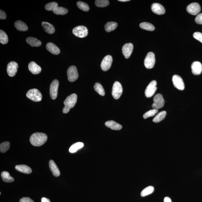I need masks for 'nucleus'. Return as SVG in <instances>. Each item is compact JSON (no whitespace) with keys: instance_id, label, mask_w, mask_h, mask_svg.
Segmentation results:
<instances>
[{"instance_id":"nucleus-5","label":"nucleus","mask_w":202,"mask_h":202,"mask_svg":"<svg viewBox=\"0 0 202 202\" xmlns=\"http://www.w3.org/2000/svg\"><path fill=\"white\" fill-rule=\"evenodd\" d=\"M156 63L154 54L153 52H149L145 58L144 65L146 68L150 69L153 68Z\"/></svg>"},{"instance_id":"nucleus-6","label":"nucleus","mask_w":202,"mask_h":202,"mask_svg":"<svg viewBox=\"0 0 202 202\" xmlns=\"http://www.w3.org/2000/svg\"><path fill=\"white\" fill-rule=\"evenodd\" d=\"M122 87L120 83L118 81L114 83L113 86L112 95L114 99H119L122 93Z\"/></svg>"},{"instance_id":"nucleus-25","label":"nucleus","mask_w":202,"mask_h":202,"mask_svg":"<svg viewBox=\"0 0 202 202\" xmlns=\"http://www.w3.org/2000/svg\"><path fill=\"white\" fill-rule=\"evenodd\" d=\"M14 25L17 30L20 31H26L28 30L27 25L23 22L19 20L16 21Z\"/></svg>"},{"instance_id":"nucleus-34","label":"nucleus","mask_w":202,"mask_h":202,"mask_svg":"<svg viewBox=\"0 0 202 202\" xmlns=\"http://www.w3.org/2000/svg\"><path fill=\"white\" fill-rule=\"evenodd\" d=\"M68 10L62 7H58L53 11V13L56 15H64L67 14Z\"/></svg>"},{"instance_id":"nucleus-31","label":"nucleus","mask_w":202,"mask_h":202,"mask_svg":"<svg viewBox=\"0 0 202 202\" xmlns=\"http://www.w3.org/2000/svg\"><path fill=\"white\" fill-rule=\"evenodd\" d=\"M154 191V187L151 186H150L146 187L142 190L141 193V195L142 197H145L146 196L151 194Z\"/></svg>"},{"instance_id":"nucleus-3","label":"nucleus","mask_w":202,"mask_h":202,"mask_svg":"<svg viewBox=\"0 0 202 202\" xmlns=\"http://www.w3.org/2000/svg\"><path fill=\"white\" fill-rule=\"evenodd\" d=\"M74 35L80 38L86 37L88 34V30L85 26H80L74 27L72 31Z\"/></svg>"},{"instance_id":"nucleus-28","label":"nucleus","mask_w":202,"mask_h":202,"mask_svg":"<svg viewBox=\"0 0 202 202\" xmlns=\"http://www.w3.org/2000/svg\"><path fill=\"white\" fill-rule=\"evenodd\" d=\"M118 26V24L114 22H109L105 26V30L107 32H110L115 30Z\"/></svg>"},{"instance_id":"nucleus-1","label":"nucleus","mask_w":202,"mask_h":202,"mask_svg":"<svg viewBox=\"0 0 202 202\" xmlns=\"http://www.w3.org/2000/svg\"><path fill=\"white\" fill-rule=\"evenodd\" d=\"M47 139V136L45 133H36L31 136L30 141L32 145L38 147L44 144Z\"/></svg>"},{"instance_id":"nucleus-37","label":"nucleus","mask_w":202,"mask_h":202,"mask_svg":"<svg viewBox=\"0 0 202 202\" xmlns=\"http://www.w3.org/2000/svg\"><path fill=\"white\" fill-rule=\"evenodd\" d=\"M77 5L80 9L83 10V11H88L90 10L88 5L86 3L82 2V1L77 2Z\"/></svg>"},{"instance_id":"nucleus-20","label":"nucleus","mask_w":202,"mask_h":202,"mask_svg":"<svg viewBox=\"0 0 202 202\" xmlns=\"http://www.w3.org/2000/svg\"><path fill=\"white\" fill-rule=\"evenodd\" d=\"M105 125L107 127L112 130H119L122 128V126L114 121H106Z\"/></svg>"},{"instance_id":"nucleus-8","label":"nucleus","mask_w":202,"mask_h":202,"mask_svg":"<svg viewBox=\"0 0 202 202\" xmlns=\"http://www.w3.org/2000/svg\"><path fill=\"white\" fill-rule=\"evenodd\" d=\"M67 75L69 81L73 82L76 81L79 77L77 67L74 66H70L67 70Z\"/></svg>"},{"instance_id":"nucleus-22","label":"nucleus","mask_w":202,"mask_h":202,"mask_svg":"<svg viewBox=\"0 0 202 202\" xmlns=\"http://www.w3.org/2000/svg\"><path fill=\"white\" fill-rule=\"evenodd\" d=\"M42 25L43 27L45 32L50 34L55 33V29L52 24H51L47 22H43L42 23Z\"/></svg>"},{"instance_id":"nucleus-23","label":"nucleus","mask_w":202,"mask_h":202,"mask_svg":"<svg viewBox=\"0 0 202 202\" xmlns=\"http://www.w3.org/2000/svg\"><path fill=\"white\" fill-rule=\"evenodd\" d=\"M15 168L16 170L23 173L29 174L32 172L31 168L26 165H17Z\"/></svg>"},{"instance_id":"nucleus-11","label":"nucleus","mask_w":202,"mask_h":202,"mask_svg":"<svg viewBox=\"0 0 202 202\" xmlns=\"http://www.w3.org/2000/svg\"><path fill=\"white\" fill-rule=\"evenodd\" d=\"M113 61L112 57L110 55L105 56L102 60L101 64V67L103 71H107L111 68Z\"/></svg>"},{"instance_id":"nucleus-45","label":"nucleus","mask_w":202,"mask_h":202,"mask_svg":"<svg viewBox=\"0 0 202 202\" xmlns=\"http://www.w3.org/2000/svg\"><path fill=\"white\" fill-rule=\"evenodd\" d=\"M164 202H172L170 198L165 197L164 199Z\"/></svg>"},{"instance_id":"nucleus-19","label":"nucleus","mask_w":202,"mask_h":202,"mask_svg":"<svg viewBox=\"0 0 202 202\" xmlns=\"http://www.w3.org/2000/svg\"><path fill=\"white\" fill-rule=\"evenodd\" d=\"M46 48L48 51L53 55H58L60 52L59 48L55 44L52 42H49L47 43Z\"/></svg>"},{"instance_id":"nucleus-47","label":"nucleus","mask_w":202,"mask_h":202,"mask_svg":"<svg viewBox=\"0 0 202 202\" xmlns=\"http://www.w3.org/2000/svg\"><path fill=\"white\" fill-rule=\"evenodd\" d=\"M120 1V2H128V1H129V0H119L118 1Z\"/></svg>"},{"instance_id":"nucleus-27","label":"nucleus","mask_w":202,"mask_h":202,"mask_svg":"<svg viewBox=\"0 0 202 202\" xmlns=\"http://www.w3.org/2000/svg\"><path fill=\"white\" fill-rule=\"evenodd\" d=\"M1 177L3 181L7 183L12 182L14 181V178L10 175V173L7 172H3L1 173Z\"/></svg>"},{"instance_id":"nucleus-38","label":"nucleus","mask_w":202,"mask_h":202,"mask_svg":"<svg viewBox=\"0 0 202 202\" xmlns=\"http://www.w3.org/2000/svg\"><path fill=\"white\" fill-rule=\"evenodd\" d=\"M95 3L97 7H105L109 5V2L108 0H96Z\"/></svg>"},{"instance_id":"nucleus-32","label":"nucleus","mask_w":202,"mask_h":202,"mask_svg":"<svg viewBox=\"0 0 202 202\" xmlns=\"http://www.w3.org/2000/svg\"><path fill=\"white\" fill-rule=\"evenodd\" d=\"M94 89L99 95L102 96H104L105 91L103 86L99 83H96L94 86Z\"/></svg>"},{"instance_id":"nucleus-4","label":"nucleus","mask_w":202,"mask_h":202,"mask_svg":"<svg viewBox=\"0 0 202 202\" xmlns=\"http://www.w3.org/2000/svg\"><path fill=\"white\" fill-rule=\"evenodd\" d=\"M153 103L152 106L153 109H160L164 105V100L162 95L160 94H156L153 98Z\"/></svg>"},{"instance_id":"nucleus-33","label":"nucleus","mask_w":202,"mask_h":202,"mask_svg":"<svg viewBox=\"0 0 202 202\" xmlns=\"http://www.w3.org/2000/svg\"><path fill=\"white\" fill-rule=\"evenodd\" d=\"M8 42V36L6 33L2 30H0V42L2 44H6Z\"/></svg>"},{"instance_id":"nucleus-29","label":"nucleus","mask_w":202,"mask_h":202,"mask_svg":"<svg viewBox=\"0 0 202 202\" xmlns=\"http://www.w3.org/2000/svg\"><path fill=\"white\" fill-rule=\"evenodd\" d=\"M84 146V144L82 142H77L73 144L70 147L69 151L72 153H75L79 149L82 148Z\"/></svg>"},{"instance_id":"nucleus-17","label":"nucleus","mask_w":202,"mask_h":202,"mask_svg":"<svg viewBox=\"0 0 202 202\" xmlns=\"http://www.w3.org/2000/svg\"><path fill=\"white\" fill-rule=\"evenodd\" d=\"M192 71L195 75H199L202 71V65L199 61H195L193 62L191 65Z\"/></svg>"},{"instance_id":"nucleus-14","label":"nucleus","mask_w":202,"mask_h":202,"mask_svg":"<svg viewBox=\"0 0 202 202\" xmlns=\"http://www.w3.org/2000/svg\"><path fill=\"white\" fill-rule=\"evenodd\" d=\"M187 10L190 14L196 15L200 12L201 7L197 3H192L188 6L187 8Z\"/></svg>"},{"instance_id":"nucleus-42","label":"nucleus","mask_w":202,"mask_h":202,"mask_svg":"<svg viewBox=\"0 0 202 202\" xmlns=\"http://www.w3.org/2000/svg\"><path fill=\"white\" fill-rule=\"evenodd\" d=\"M20 202H34L29 197H23L20 199Z\"/></svg>"},{"instance_id":"nucleus-30","label":"nucleus","mask_w":202,"mask_h":202,"mask_svg":"<svg viewBox=\"0 0 202 202\" xmlns=\"http://www.w3.org/2000/svg\"><path fill=\"white\" fill-rule=\"evenodd\" d=\"M140 27L144 30L150 31H153L155 29V27L153 24L147 22H143L140 23Z\"/></svg>"},{"instance_id":"nucleus-26","label":"nucleus","mask_w":202,"mask_h":202,"mask_svg":"<svg viewBox=\"0 0 202 202\" xmlns=\"http://www.w3.org/2000/svg\"><path fill=\"white\" fill-rule=\"evenodd\" d=\"M167 112L166 111H163L158 114L153 119L154 122L158 123L163 120L166 116Z\"/></svg>"},{"instance_id":"nucleus-21","label":"nucleus","mask_w":202,"mask_h":202,"mask_svg":"<svg viewBox=\"0 0 202 202\" xmlns=\"http://www.w3.org/2000/svg\"><path fill=\"white\" fill-rule=\"evenodd\" d=\"M49 167L51 171L53 174L54 176L55 177L59 176L60 174V172L59 169L57 166L56 164L53 160H51L49 162Z\"/></svg>"},{"instance_id":"nucleus-13","label":"nucleus","mask_w":202,"mask_h":202,"mask_svg":"<svg viewBox=\"0 0 202 202\" xmlns=\"http://www.w3.org/2000/svg\"><path fill=\"white\" fill-rule=\"evenodd\" d=\"M18 64L14 61H11L7 65V72L10 77H13L15 76L18 70Z\"/></svg>"},{"instance_id":"nucleus-9","label":"nucleus","mask_w":202,"mask_h":202,"mask_svg":"<svg viewBox=\"0 0 202 202\" xmlns=\"http://www.w3.org/2000/svg\"><path fill=\"white\" fill-rule=\"evenodd\" d=\"M77 96L76 94H73L67 97L64 102L65 107L71 109L74 107L77 103Z\"/></svg>"},{"instance_id":"nucleus-16","label":"nucleus","mask_w":202,"mask_h":202,"mask_svg":"<svg viewBox=\"0 0 202 202\" xmlns=\"http://www.w3.org/2000/svg\"><path fill=\"white\" fill-rule=\"evenodd\" d=\"M151 10L153 13L156 14H165V9L163 6L159 3H153L151 5Z\"/></svg>"},{"instance_id":"nucleus-18","label":"nucleus","mask_w":202,"mask_h":202,"mask_svg":"<svg viewBox=\"0 0 202 202\" xmlns=\"http://www.w3.org/2000/svg\"><path fill=\"white\" fill-rule=\"evenodd\" d=\"M28 68L30 72L34 74H40L42 71L41 68L40 66L38 65L34 61H31L29 63Z\"/></svg>"},{"instance_id":"nucleus-44","label":"nucleus","mask_w":202,"mask_h":202,"mask_svg":"<svg viewBox=\"0 0 202 202\" xmlns=\"http://www.w3.org/2000/svg\"><path fill=\"white\" fill-rule=\"evenodd\" d=\"M70 110V109L64 106V107L63 110V113L64 114H67L69 112Z\"/></svg>"},{"instance_id":"nucleus-36","label":"nucleus","mask_w":202,"mask_h":202,"mask_svg":"<svg viewBox=\"0 0 202 202\" xmlns=\"http://www.w3.org/2000/svg\"><path fill=\"white\" fill-rule=\"evenodd\" d=\"M58 7V4L57 2H52L47 4L45 6V8L48 11H54Z\"/></svg>"},{"instance_id":"nucleus-12","label":"nucleus","mask_w":202,"mask_h":202,"mask_svg":"<svg viewBox=\"0 0 202 202\" xmlns=\"http://www.w3.org/2000/svg\"><path fill=\"white\" fill-rule=\"evenodd\" d=\"M173 83L174 86L180 90H183L184 89V84L182 79L178 75H174L172 77Z\"/></svg>"},{"instance_id":"nucleus-24","label":"nucleus","mask_w":202,"mask_h":202,"mask_svg":"<svg viewBox=\"0 0 202 202\" xmlns=\"http://www.w3.org/2000/svg\"><path fill=\"white\" fill-rule=\"evenodd\" d=\"M26 41L28 43L33 47H39L42 44L41 42L35 38L28 37Z\"/></svg>"},{"instance_id":"nucleus-41","label":"nucleus","mask_w":202,"mask_h":202,"mask_svg":"<svg viewBox=\"0 0 202 202\" xmlns=\"http://www.w3.org/2000/svg\"><path fill=\"white\" fill-rule=\"evenodd\" d=\"M196 23L199 24H202V13L198 15L195 18Z\"/></svg>"},{"instance_id":"nucleus-46","label":"nucleus","mask_w":202,"mask_h":202,"mask_svg":"<svg viewBox=\"0 0 202 202\" xmlns=\"http://www.w3.org/2000/svg\"><path fill=\"white\" fill-rule=\"evenodd\" d=\"M41 202H51L50 201L46 198L43 197L41 199Z\"/></svg>"},{"instance_id":"nucleus-35","label":"nucleus","mask_w":202,"mask_h":202,"mask_svg":"<svg viewBox=\"0 0 202 202\" xmlns=\"http://www.w3.org/2000/svg\"><path fill=\"white\" fill-rule=\"evenodd\" d=\"M10 143L9 142H5L0 144V151L1 153H5L9 149Z\"/></svg>"},{"instance_id":"nucleus-43","label":"nucleus","mask_w":202,"mask_h":202,"mask_svg":"<svg viewBox=\"0 0 202 202\" xmlns=\"http://www.w3.org/2000/svg\"><path fill=\"white\" fill-rule=\"evenodd\" d=\"M6 18L7 15L5 12L1 10V11H0V19L1 20H5Z\"/></svg>"},{"instance_id":"nucleus-15","label":"nucleus","mask_w":202,"mask_h":202,"mask_svg":"<svg viewBox=\"0 0 202 202\" xmlns=\"http://www.w3.org/2000/svg\"><path fill=\"white\" fill-rule=\"evenodd\" d=\"M133 45L131 43L125 44L122 47V52L123 55L126 58H128L133 52Z\"/></svg>"},{"instance_id":"nucleus-10","label":"nucleus","mask_w":202,"mask_h":202,"mask_svg":"<svg viewBox=\"0 0 202 202\" xmlns=\"http://www.w3.org/2000/svg\"><path fill=\"white\" fill-rule=\"evenodd\" d=\"M58 86L59 82L58 80H54L51 83L49 91L51 97L52 99L55 100L58 96Z\"/></svg>"},{"instance_id":"nucleus-40","label":"nucleus","mask_w":202,"mask_h":202,"mask_svg":"<svg viewBox=\"0 0 202 202\" xmlns=\"http://www.w3.org/2000/svg\"><path fill=\"white\" fill-rule=\"evenodd\" d=\"M193 36L198 41L201 42L202 43V33L199 32H195L193 34Z\"/></svg>"},{"instance_id":"nucleus-2","label":"nucleus","mask_w":202,"mask_h":202,"mask_svg":"<svg viewBox=\"0 0 202 202\" xmlns=\"http://www.w3.org/2000/svg\"><path fill=\"white\" fill-rule=\"evenodd\" d=\"M26 96L28 99L34 102H40L42 99L41 93L39 90L35 88L29 90L26 94Z\"/></svg>"},{"instance_id":"nucleus-39","label":"nucleus","mask_w":202,"mask_h":202,"mask_svg":"<svg viewBox=\"0 0 202 202\" xmlns=\"http://www.w3.org/2000/svg\"><path fill=\"white\" fill-rule=\"evenodd\" d=\"M158 112V110L156 109H153L147 111L143 115V118L144 119H147L149 117L154 116L156 115V114H157Z\"/></svg>"},{"instance_id":"nucleus-7","label":"nucleus","mask_w":202,"mask_h":202,"mask_svg":"<svg viewBox=\"0 0 202 202\" xmlns=\"http://www.w3.org/2000/svg\"><path fill=\"white\" fill-rule=\"evenodd\" d=\"M157 83L155 80H153L149 83L145 91V94L146 97L150 98L152 97L157 90L156 87Z\"/></svg>"}]
</instances>
